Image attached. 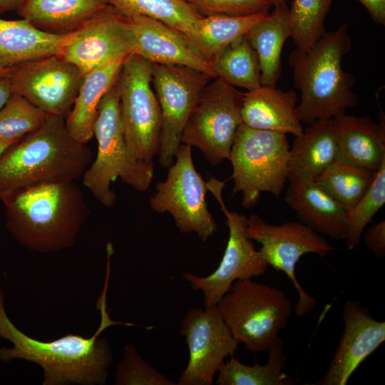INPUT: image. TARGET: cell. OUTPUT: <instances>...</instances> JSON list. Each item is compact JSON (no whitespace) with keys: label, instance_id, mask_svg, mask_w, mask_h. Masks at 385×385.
<instances>
[{"label":"cell","instance_id":"obj_1","mask_svg":"<svg viewBox=\"0 0 385 385\" xmlns=\"http://www.w3.org/2000/svg\"><path fill=\"white\" fill-rule=\"evenodd\" d=\"M108 277L107 273L104 289L96 304L101 312V323L89 338L69 334L43 342L25 334L8 317L0 289V337L13 344L11 348L0 349V360L7 362L20 359L37 364L44 371V385L105 384L113 354L108 342L99 337L100 334L112 325H135L111 319L106 302Z\"/></svg>","mask_w":385,"mask_h":385},{"label":"cell","instance_id":"obj_2","mask_svg":"<svg viewBox=\"0 0 385 385\" xmlns=\"http://www.w3.org/2000/svg\"><path fill=\"white\" fill-rule=\"evenodd\" d=\"M1 202L12 237L21 245L41 252L71 247L90 214L75 181L35 185Z\"/></svg>","mask_w":385,"mask_h":385},{"label":"cell","instance_id":"obj_3","mask_svg":"<svg viewBox=\"0 0 385 385\" xmlns=\"http://www.w3.org/2000/svg\"><path fill=\"white\" fill-rule=\"evenodd\" d=\"M92 158L86 144L69 134L65 118L48 115L39 128L0 157V200L35 185L75 181Z\"/></svg>","mask_w":385,"mask_h":385},{"label":"cell","instance_id":"obj_4","mask_svg":"<svg viewBox=\"0 0 385 385\" xmlns=\"http://www.w3.org/2000/svg\"><path fill=\"white\" fill-rule=\"evenodd\" d=\"M348 25L325 32L307 50L294 49L288 56L294 86L300 91L297 113L302 123L332 120L356 106L354 76L342 66L351 48Z\"/></svg>","mask_w":385,"mask_h":385},{"label":"cell","instance_id":"obj_5","mask_svg":"<svg viewBox=\"0 0 385 385\" xmlns=\"http://www.w3.org/2000/svg\"><path fill=\"white\" fill-rule=\"evenodd\" d=\"M98 142L95 160L82 175L83 185L103 205L116 200L111 184L116 178L138 191H145L154 176L153 163L135 158L130 153L120 116L117 81L102 98L93 128Z\"/></svg>","mask_w":385,"mask_h":385},{"label":"cell","instance_id":"obj_6","mask_svg":"<svg viewBox=\"0 0 385 385\" xmlns=\"http://www.w3.org/2000/svg\"><path fill=\"white\" fill-rule=\"evenodd\" d=\"M289 150L286 134L239 125L229 160L232 194L242 193L244 207L255 205L264 192L279 197L288 180Z\"/></svg>","mask_w":385,"mask_h":385},{"label":"cell","instance_id":"obj_7","mask_svg":"<svg viewBox=\"0 0 385 385\" xmlns=\"http://www.w3.org/2000/svg\"><path fill=\"white\" fill-rule=\"evenodd\" d=\"M216 305L232 335L255 353L279 339L292 310L282 290L251 279L235 282Z\"/></svg>","mask_w":385,"mask_h":385},{"label":"cell","instance_id":"obj_8","mask_svg":"<svg viewBox=\"0 0 385 385\" xmlns=\"http://www.w3.org/2000/svg\"><path fill=\"white\" fill-rule=\"evenodd\" d=\"M117 85L124 135L130 154L153 163L162 126L160 105L153 86V63L132 53L123 61Z\"/></svg>","mask_w":385,"mask_h":385},{"label":"cell","instance_id":"obj_9","mask_svg":"<svg viewBox=\"0 0 385 385\" xmlns=\"http://www.w3.org/2000/svg\"><path fill=\"white\" fill-rule=\"evenodd\" d=\"M244 94L220 78L202 91L183 131L181 143L195 146L211 165L229 159L242 120Z\"/></svg>","mask_w":385,"mask_h":385},{"label":"cell","instance_id":"obj_10","mask_svg":"<svg viewBox=\"0 0 385 385\" xmlns=\"http://www.w3.org/2000/svg\"><path fill=\"white\" fill-rule=\"evenodd\" d=\"M175 158L166 179L156 183L150 206L158 212H169L181 232H194L205 242L217 230L207 207V183L195 168L190 145L181 143Z\"/></svg>","mask_w":385,"mask_h":385},{"label":"cell","instance_id":"obj_11","mask_svg":"<svg viewBox=\"0 0 385 385\" xmlns=\"http://www.w3.org/2000/svg\"><path fill=\"white\" fill-rule=\"evenodd\" d=\"M246 235L262 245L259 251L268 266L284 272L292 282L298 294L294 307L297 315L302 317L313 310L317 301L299 283L296 265L304 254L314 253L324 257L334 247L320 234L301 222L271 225L257 214L247 218Z\"/></svg>","mask_w":385,"mask_h":385},{"label":"cell","instance_id":"obj_12","mask_svg":"<svg viewBox=\"0 0 385 385\" xmlns=\"http://www.w3.org/2000/svg\"><path fill=\"white\" fill-rule=\"evenodd\" d=\"M207 185L227 218L228 241L222 260L212 274L206 277L190 272L183 274L194 290L202 292L206 308L216 305L235 282L262 275L268 267L260 251L255 250L252 240L246 235L247 217L227 209L222 197L225 183L211 178Z\"/></svg>","mask_w":385,"mask_h":385},{"label":"cell","instance_id":"obj_13","mask_svg":"<svg viewBox=\"0 0 385 385\" xmlns=\"http://www.w3.org/2000/svg\"><path fill=\"white\" fill-rule=\"evenodd\" d=\"M212 79L187 66L153 64V86L162 116L158 155L163 167L169 168L173 164L185 125L202 91Z\"/></svg>","mask_w":385,"mask_h":385},{"label":"cell","instance_id":"obj_14","mask_svg":"<svg viewBox=\"0 0 385 385\" xmlns=\"http://www.w3.org/2000/svg\"><path fill=\"white\" fill-rule=\"evenodd\" d=\"M180 334L185 337L189 360L178 385H212L215 373L239 344L217 305L191 308L181 322Z\"/></svg>","mask_w":385,"mask_h":385},{"label":"cell","instance_id":"obj_15","mask_svg":"<svg viewBox=\"0 0 385 385\" xmlns=\"http://www.w3.org/2000/svg\"><path fill=\"white\" fill-rule=\"evenodd\" d=\"M136 38L128 19L108 5L78 30L57 54L83 76L118 58L134 53Z\"/></svg>","mask_w":385,"mask_h":385},{"label":"cell","instance_id":"obj_16","mask_svg":"<svg viewBox=\"0 0 385 385\" xmlns=\"http://www.w3.org/2000/svg\"><path fill=\"white\" fill-rule=\"evenodd\" d=\"M83 76L78 67L57 55L14 67L9 75L13 93L22 96L48 115L65 118Z\"/></svg>","mask_w":385,"mask_h":385},{"label":"cell","instance_id":"obj_17","mask_svg":"<svg viewBox=\"0 0 385 385\" xmlns=\"http://www.w3.org/2000/svg\"><path fill=\"white\" fill-rule=\"evenodd\" d=\"M344 332L324 376L314 385H345L369 355L385 341V322L375 319L359 302L346 300Z\"/></svg>","mask_w":385,"mask_h":385},{"label":"cell","instance_id":"obj_18","mask_svg":"<svg viewBox=\"0 0 385 385\" xmlns=\"http://www.w3.org/2000/svg\"><path fill=\"white\" fill-rule=\"evenodd\" d=\"M134 31V53L153 64L178 65L217 78L212 64L199 56L185 38L163 23L143 16H126Z\"/></svg>","mask_w":385,"mask_h":385},{"label":"cell","instance_id":"obj_19","mask_svg":"<svg viewBox=\"0 0 385 385\" xmlns=\"http://www.w3.org/2000/svg\"><path fill=\"white\" fill-rule=\"evenodd\" d=\"M285 202L300 222L333 240H346L347 210L314 180L290 182Z\"/></svg>","mask_w":385,"mask_h":385},{"label":"cell","instance_id":"obj_20","mask_svg":"<svg viewBox=\"0 0 385 385\" xmlns=\"http://www.w3.org/2000/svg\"><path fill=\"white\" fill-rule=\"evenodd\" d=\"M294 91H283L275 86H261L244 94L242 123L251 128L294 136L303 132L297 113Z\"/></svg>","mask_w":385,"mask_h":385},{"label":"cell","instance_id":"obj_21","mask_svg":"<svg viewBox=\"0 0 385 385\" xmlns=\"http://www.w3.org/2000/svg\"><path fill=\"white\" fill-rule=\"evenodd\" d=\"M74 32L55 34L43 31L25 19L0 18V68L21 64L58 54Z\"/></svg>","mask_w":385,"mask_h":385},{"label":"cell","instance_id":"obj_22","mask_svg":"<svg viewBox=\"0 0 385 385\" xmlns=\"http://www.w3.org/2000/svg\"><path fill=\"white\" fill-rule=\"evenodd\" d=\"M338 155V133L333 120L309 124L295 136L289 150V183L314 180L337 160Z\"/></svg>","mask_w":385,"mask_h":385},{"label":"cell","instance_id":"obj_23","mask_svg":"<svg viewBox=\"0 0 385 385\" xmlns=\"http://www.w3.org/2000/svg\"><path fill=\"white\" fill-rule=\"evenodd\" d=\"M339 142L338 160L374 172L385 161V130L369 116L339 115L333 119Z\"/></svg>","mask_w":385,"mask_h":385},{"label":"cell","instance_id":"obj_24","mask_svg":"<svg viewBox=\"0 0 385 385\" xmlns=\"http://www.w3.org/2000/svg\"><path fill=\"white\" fill-rule=\"evenodd\" d=\"M125 58L112 60L83 76L72 108L65 118L68 132L76 140L86 144L93 138L99 103L117 81Z\"/></svg>","mask_w":385,"mask_h":385},{"label":"cell","instance_id":"obj_25","mask_svg":"<svg viewBox=\"0 0 385 385\" xmlns=\"http://www.w3.org/2000/svg\"><path fill=\"white\" fill-rule=\"evenodd\" d=\"M106 0H25L19 14L51 34L76 31L108 6Z\"/></svg>","mask_w":385,"mask_h":385},{"label":"cell","instance_id":"obj_26","mask_svg":"<svg viewBox=\"0 0 385 385\" xmlns=\"http://www.w3.org/2000/svg\"><path fill=\"white\" fill-rule=\"evenodd\" d=\"M271 14L255 24L247 34L260 65L262 86H275L282 76L283 46L291 37L289 8L286 1L274 6Z\"/></svg>","mask_w":385,"mask_h":385},{"label":"cell","instance_id":"obj_27","mask_svg":"<svg viewBox=\"0 0 385 385\" xmlns=\"http://www.w3.org/2000/svg\"><path fill=\"white\" fill-rule=\"evenodd\" d=\"M269 14L257 13L245 16L217 14L205 16L197 24L188 43L199 56L210 63L217 52L237 38L247 34Z\"/></svg>","mask_w":385,"mask_h":385},{"label":"cell","instance_id":"obj_28","mask_svg":"<svg viewBox=\"0 0 385 385\" xmlns=\"http://www.w3.org/2000/svg\"><path fill=\"white\" fill-rule=\"evenodd\" d=\"M125 16H143L159 21L189 41L204 17L183 0H106Z\"/></svg>","mask_w":385,"mask_h":385},{"label":"cell","instance_id":"obj_29","mask_svg":"<svg viewBox=\"0 0 385 385\" xmlns=\"http://www.w3.org/2000/svg\"><path fill=\"white\" fill-rule=\"evenodd\" d=\"M210 63L217 78L234 87L250 91L262 86L258 56L247 34L237 38L217 52Z\"/></svg>","mask_w":385,"mask_h":385},{"label":"cell","instance_id":"obj_30","mask_svg":"<svg viewBox=\"0 0 385 385\" xmlns=\"http://www.w3.org/2000/svg\"><path fill=\"white\" fill-rule=\"evenodd\" d=\"M268 351V360L264 365L255 363L248 366L234 355L225 361L218 370L217 385H287L294 381L282 372L287 357L284 343L279 339Z\"/></svg>","mask_w":385,"mask_h":385},{"label":"cell","instance_id":"obj_31","mask_svg":"<svg viewBox=\"0 0 385 385\" xmlns=\"http://www.w3.org/2000/svg\"><path fill=\"white\" fill-rule=\"evenodd\" d=\"M376 173L337 159L314 181L349 211L364 195Z\"/></svg>","mask_w":385,"mask_h":385},{"label":"cell","instance_id":"obj_32","mask_svg":"<svg viewBox=\"0 0 385 385\" xmlns=\"http://www.w3.org/2000/svg\"><path fill=\"white\" fill-rule=\"evenodd\" d=\"M333 0H294L289 9L291 38L307 50L326 32L324 21Z\"/></svg>","mask_w":385,"mask_h":385},{"label":"cell","instance_id":"obj_33","mask_svg":"<svg viewBox=\"0 0 385 385\" xmlns=\"http://www.w3.org/2000/svg\"><path fill=\"white\" fill-rule=\"evenodd\" d=\"M47 116L26 98L12 93L0 109V138L21 140L39 128Z\"/></svg>","mask_w":385,"mask_h":385},{"label":"cell","instance_id":"obj_34","mask_svg":"<svg viewBox=\"0 0 385 385\" xmlns=\"http://www.w3.org/2000/svg\"><path fill=\"white\" fill-rule=\"evenodd\" d=\"M385 202V161L376 173L370 187L351 210L347 211L348 230L346 245L354 250L359 245L363 232Z\"/></svg>","mask_w":385,"mask_h":385},{"label":"cell","instance_id":"obj_35","mask_svg":"<svg viewBox=\"0 0 385 385\" xmlns=\"http://www.w3.org/2000/svg\"><path fill=\"white\" fill-rule=\"evenodd\" d=\"M115 384L118 385H178L145 361L135 347L127 344L123 358L118 365Z\"/></svg>","mask_w":385,"mask_h":385},{"label":"cell","instance_id":"obj_36","mask_svg":"<svg viewBox=\"0 0 385 385\" xmlns=\"http://www.w3.org/2000/svg\"><path fill=\"white\" fill-rule=\"evenodd\" d=\"M201 16L217 14L245 16L269 13L272 4L268 0H183Z\"/></svg>","mask_w":385,"mask_h":385},{"label":"cell","instance_id":"obj_37","mask_svg":"<svg viewBox=\"0 0 385 385\" xmlns=\"http://www.w3.org/2000/svg\"><path fill=\"white\" fill-rule=\"evenodd\" d=\"M366 246L380 258L385 255V221L373 224L364 231Z\"/></svg>","mask_w":385,"mask_h":385},{"label":"cell","instance_id":"obj_38","mask_svg":"<svg viewBox=\"0 0 385 385\" xmlns=\"http://www.w3.org/2000/svg\"><path fill=\"white\" fill-rule=\"evenodd\" d=\"M369 11L372 20L385 25V0H358Z\"/></svg>","mask_w":385,"mask_h":385},{"label":"cell","instance_id":"obj_39","mask_svg":"<svg viewBox=\"0 0 385 385\" xmlns=\"http://www.w3.org/2000/svg\"><path fill=\"white\" fill-rule=\"evenodd\" d=\"M11 74V73H10ZM9 75L0 78V109L6 103L12 93Z\"/></svg>","mask_w":385,"mask_h":385},{"label":"cell","instance_id":"obj_40","mask_svg":"<svg viewBox=\"0 0 385 385\" xmlns=\"http://www.w3.org/2000/svg\"><path fill=\"white\" fill-rule=\"evenodd\" d=\"M25 0H0V14L13 10H19Z\"/></svg>","mask_w":385,"mask_h":385},{"label":"cell","instance_id":"obj_41","mask_svg":"<svg viewBox=\"0 0 385 385\" xmlns=\"http://www.w3.org/2000/svg\"><path fill=\"white\" fill-rule=\"evenodd\" d=\"M20 140H12L0 138V157L11 146Z\"/></svg>","mask_w":385,"mask_h":385},{"label":"cell","instance_id":"obj_42","mask_svg":"<svg viewBox=\"0 0 385 385\" xmlns=\"http://www.w3.org/2000/svg\"><path fill=\"white\" fill-rule=\"evenodd\" d=\"M13 68H0V78L10 75Z\"/></svg>","mask_w":385,"mask_h":385},{"label":"cell","instance_id":"obj_43","mask_svg":"<svg viewBox=\"0 0 385 385\" xmlns=\"http://www.w3.org/2000/svg\"><path fill=\"white\" fill-rule=\"evenodd\" d=\"M270 4H272V6H277L282 2H284L286 1V0H268Z\"/></svg>","mask_w":385,"mask_h":385}]
</instances>
